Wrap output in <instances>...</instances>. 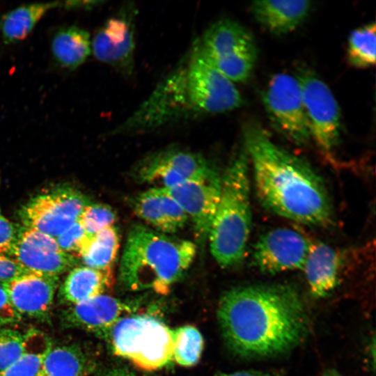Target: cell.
Instances as JSON below:
<instances>
[{
  "label": "cell",
  "instance_id": "cell-1",
  "mask_svg": "<svg viewBox=\"0 0 376 376\" xmlns=\"http://www.w3.org/2000/svg\"><path fill=\"white\" fill-rule=\"evenodd\" d=\"M228 347L245 357L292 350L305 336L308 320L297 292L286 285H251L226 291L217 308Z\"/></svg>",
  "mask_w": 376,
  "mask_h": 376
},
{
  "label": "cell",
  "instance_id": "cell-2",
  "mask_svg": "<svg viewBox=\"0 0 376 376\" xmlns=\"http://www.w3.org/2000/svg\"><path fill=\"white\" fill-rule=\"evenodd\" d=\"M242 132L244 148L262 205L299 224L315 227L331 225L334 219L331 199L313 169L274 143L258 123L248 120Z\"/></svg>",
  "mask_w": 376,
  "mask_h": 376
},
{
  "label": "cell",
  "instance_id": "cell-3",
  "mask_svg": "<svg viewBox=\"0 0 376 376\" xmlns=\"http://www.w3.org/2000/svg\"><path fill=\"white\" fill-rule=\"evenodd\" d=\"M243 99L203 51L198 40L114 134L159 128L240 107Z\"/></svg>",
  "mask_w": 376,
  "mask_h": 376
},
{
  "label": "cell",
  "instance_id": "cell-4",
  "mask_svg": "<svg viewBox=\"0 0 376 376\" xmlns=\"http://www.w3.org/2000/svg\"><path fill=\"white\" fill-rule=\"evenodd\" d=\"M196 253L191 241L136 224L127 234L119 267L121 284L131 291L167 294L187 272Z\"/></svg>",
  "mask_w": 376,
  "mask_h": 376
},
{
  "label": "cell",
  "instance_id": "cell-5",
  "mask_svg": "<svg viewBox=\"0 0 376 376\" xmlns=\"http://www.w3.org/2000/svg\"><path fill=\"white\" fill-rule=\"evenodd\" d=\"M249 161L244 148L237 153L221 180L219 201L210 230V251L224 268L240 265L250 236L252 214Z\"/></svg>",
  "mask_w": 376,
  "mask_h": 376
},
{
  "label": "cell",
  "instance_id": "cell-6",
  "mask_svg": "<svg viewBox=\"0 0 376 376\" xmlns=\"http://www.w3.org/2000/svg\"><path fill=\"white\" fill-rule=\"evenodd\" d=\"M113 353L144 370H156L173 362V329L149 315H128L104 335Z\"/></svg>",
  "mask_w": 376,
  "mask_h": 376
},
{
  "label": "cell",
  "instance_id": "cell-7",
  "mask_svg": "<svg viewBox=\"0 0 376 376\" xmlns=\"http://www.w3.org/2000/svg\"><path fill=\"white\" fill-rule=\"evenodd\" d=\"M198 42L210 61L231 81L249 79L256 61L257 49L252 35L241 24L221 19L206 29Z\"/></svg>",
  "mask_w": 376,
  "mask_h": 376
},
{
  "label": "cell",
  "instance_id": "cell-8",
  "mask_svg": "<svg viewBox=\"0 0 376 376\" xmlns=\"http://www.w3.org/2000/svg\"><path fill=\"white\" fill-rule=\"evenodd\" d=\"M263 102L275 129L297 145L311 139L309 122L297 77L287 73L272 77L263 95Z\"/></svg>",
  "mask_w": 376,
  "mask_h": 376
},
{
  "label": "cell",
  "instance_id": "cell-9",
  "mask_svg": "<svg viewBox=\"0 0 376 376\" xmlns=\"http://www.w3.org/2000/svg\"><path fill=\"white\" fill-rule=\"evenodd\" d=\"M299 83L311 139L323 152L330 154L340 141L341 122L336 100L329 86L311 70L301 68Z\"/></svg>",
  "mask_w": 376,
  "mask_h": 376
},
{
  "label": "cell",
  "instance_id": "cell-10",
  "mask_svg": "<svg viewBox=\"0 0 376 376\" xmlns=\"http://www.w3.org/2000/svg\"><path fill=\"white\" fill-rule=\"evenodd\" d=\"M91 203L87 197L71 187H61L31 198L20 210L25 227L56 237L78 221Z\"/></svg>",
  "mask_w": 376,
  "mask_h": 376
},
{
  "label": "cell",
  "instance_id": "cell-11",
  "mask_svg": "<svg viewBox=\"0 0 376 376\" xmlns=\"http://www.w3.org/2000/svg\"><path fill=\"white\" fill-rule=\"evenodd\" d=\"M217 172L198 153L173 148L162 150L141 162L134 171L142 183L169 188L187 180H204Z\"/></svg>",
  "mask_w": 376,
  "mask_h": 376
},
{
  "label": "cell",
  "instance_id": "cell-12",
  "mask_svg": "<svg viewBox=\"0 0 376 376\" xmlns=\"http://www.w3.org/2000/svg\"><path fill=\"white\" fill-rule=\"evenodd\" d=\"M311 243L293 229L270 230L261 235L254 246L253 265L269 274L302 269Z\"/></svg>",
  "mask_w": 376,
  "mask_h": 376
},
{
  "label": "cell",
  "instance_id": "cell-13",
  "mask_svg": "<svg viewBox=\"0 0 376 376\" xmlns=\"http://www.w3.org/2000/svg\"><path fill=\"white\" fill-rule=\"evenodd\" d=\"M221 180L217 173L204 180H187L165 188L192 221L196 240H208L220 198Z\"/></svg>",
  "mask_w": 376,
  "mask_h": 376
},
{
  "label": "cell",
  "instance_id": "cell-14",
  "mask_svg": "<svg viewBox=\"0 0 376 376\" xmlns=\"http://www.w3.org/2000/svg\"><path fill=\"white\" fill-rule=\"evenodd\" d=\"M12 256L31 272L57 276L77 261L61 249L54 237L25 226H19Z\"/></svg>",
  "mask_w": 376,
  "mask_h": 376
},
{
  "label": "cell",
  "instance_id": "cell-15",
  "mask_svg": "<svg viewBox=\"0 0 376 376\" xmlns=\"http://www.w3.org/2000/svg\"><path fill=\"white\" fill-rule=\"evenodd\" d=\"M132 10H125L109 17L91 40V51L101 62L130 73L135 49Z\"/></svg>",
  "mask_w": 376,
  "mask_h": 376
},
{
  "label": "cell",
  "instance_id": "cell-16",
  "mask_svg": "<svg viewBox=\"0 0 376 376\" xmlns=\"http://www.w3.org/2000/svg\"><path fill=\"white\" fill-rule=\"evenodd\" d=\"M58 282L57 276L29 272L2 284L21 317L40 318L51 308Z\"/></svg>",
  "mask_w": 376,
  "mask_h": 376
},
{
  "label": "cell",
  "instance_id": "cell-17",
  "mask_svg": "<svg viewBox=\"0 0 376 376\" xmlns=\"http://www.w3.org/2000/svg\"><path fill=\"white\" fill-rule=\"evenodd\" d=\"M137 305L100 295L72 305L65 313L73 327L104 335L118 320L134 311Z\"/></svg>",
  "mask_w": 376,
  "mask_h": 376
},
{
  "label": "cell",
  "instance_id": "cell-18",
  "mask_svg": "<svg viewBox=\"0 0 376 376\" xmlns=\"http://www.w3.org/2000/svg\"><path fill=\"white\" fill-rule=\"evenodd\" d=\"M132 207L142 220L162 233L183 228L188 217L165 188L152 187L134 198Z\"/></svg>",
  "mask_w": 376,
  "mask_h": 376
},
{
  "label": "cell",
  "instance_id": "cell-19",
  "mask_svg": "<svg viewBox=\"0 0 376 376\" xmlns=\"http://www.w3.org/2000/svg\"><path fill=\"white\" fill-rule=\"evenodd\" d=\"M344 261L343 253L330 245L321 242L311 243L302 269L315 297H324L335 289Z\"/></svg>",
  "mask_w": 376,
  "mask_h": 376
},
{
  "label": "cell",
  "instance_id": "cell-20",
  "mask_svg": "<svg viewBox=\"0 0 376 376\" xmlns=\"http://www.w3.org/2000/svg\"><path fill=\"white\" fill-rule=\"evenodd\" d=\"M311 2L306 0L253 1L251 10L259 24L276 35L292 31L308 16Z\"/></svg>",
  "mask_w": 376,
  "mask_h": 376
},
{
  "label": "cell",
  "instance_id": "cell-21",
  "mask_svg": "<svg viewBox=\"0 0 376 376\" xmlns=\"http://www.w3.org/2000/svg\"><path fill=\"white\" fill-rule=\"evenodd\" d=\"M113 283L111 269L78 267L66 276L61 288V295L65 301L73 305L102 295Z\"/></svg>",
  "mask_w": 376,
  "mask_h": 376
},
{
  "label": "cell",
  "instance_id": "cell-22",
  "mask_svg": "<svg viewBox=\"0 0 376 376\" xmlns=\"http://www.w3.org/2000/svg\"><path fill=\"white\" fill-rule=\"evenodd\" d=\"M51 51L56 63L68 70H75L82 65L91 52L89 33L77 26L58 29L53 35Z\"/></svg>",
  "mask_w": 376,
  "mask_h": 376
},
{
  "label": "cell",
  "instance_id": "cell-23",
  "mask_svg": "<svg viewBox=\"0 0 376 376\" xmlns=\"http://www.w3.org/2000/svg\"><path fill=\"white\" fill-rule=\"evenodd\" d=\"M60 2L33 3L19 6L0 19V32L6 43L24 40L46 13Z\"/></svg>",
  "mask_w": 376,
  "mask_h": 376
},
{
  "label": "cell",
  "instance_id": "cell-24",
  "mask_svg": "<svg viewBox=\"0 0 376 376\" xmlns=\"http://www.w3.org/2000/svg\"><path fill=\"white\" fill-rule=\"evenodd\" d=\"M118 230L114 226L107 227L86 238L79 257L86 267L111 269L118 256L120 246Z\"/></svg>",
  "mask_w": 376,
  "mask_h": 376
},
{
  "label": "cell",
  "instance_id": "cell-25",
  "mask_svg": "<svg viewBox=\"0 0 376 376\" xmlns=\"http://www.w3.org/2000/svg\"><path fill=\"white\" fill-rule=\"evenodd\" d=\"M91 364L75 345L52 347L45 356L38 376H86Z\"/></svg>",
  "mask_w": 376,
  "mask_h": 376
},
{
  "label": "cell",
  "instance_id": "cell-26",
  "mask_svg": "<svg viewBox=\"0 0 376 376\" xmlns=\"http://www.w3.org/2000/svg\"><path fill=\"white\" fill-rule=\"evenodd\" d=\"M52 347L46 334L36 330L29 331L25 334L23 353L10 366L0 371V376H38Z\"/></svg>",
  "mask_w": 376,
  "mask_h": 376
},
{
  "label": "cell",
  "instance_id": "cell-27",
  "mask_svg": "<svg viewBox=\"0 0 376 376\" xmlns=\"http://www.w3.org/2000/svg\"><path fill=\"white\" fill-rule=\"evenodd\" d=\"M375 24L368 23L352 30L348 37V63L357 68H366L375 64Z\"/></svg>",
  "mask_w": 376,
  "mask_h": 376
},
{
  "label": "cell",
  "instance_id": "cell-28",
  "mask_svg": "<svg viewBox=\"0 0 376 376\" xmlns=\"http://www.w3.org/2000/svg\"><path fill=\"white\" fill-rule=\"evenodd\" d=\"M173 361L185 367H191L197 363L204 344L198 329L191 325L173 329Z\"/></svg>",
  "mask_w": 376,
  "mask_h": 376
},
{
  "label": "cell",
  "instance_id": "cell-29",
  "mask_svg": "<svg viewBox=\"0 0 376 376\" xmlns=\"http://www.w3.org/2000/svg\"><path fill=\"white\" fill-rule=\"evenodd\" d=\"M116 219V213L109 205L89 203L82 210L77 221L87 235H93L113 226Z\"/></svg>",
  "mask_w": 376,
  "mask_h": 376
},
{
  "label": "cell",
  "instance_id": "cell-30",
  "mask_svg": "<svg viewBox=\"0 0 376 376\" xmlns=\"http://www.w3.org/2000/svg\"><path fill=\"white\" fill-rule=\"evenodd\" d=\"M25 335L0 326V371L14 363L23 353Z\"/></svg>",
  "mask_w": 376,
  "mask_h": 376
},
{
  "label": "cell",
  "instance_id": "cell-31",
  "mask_svg": "<svg viewBox=\"0 0 376 376\" xmlns=\"http://www.w3.org/2000/svg\"><path fill=\"white\" fill-rule=\"evenodd\" d=\"M86 237L87 234L77 221L54 238L63 251L77 258L79 256Z\"/></svg>",
  "mask_w": 376,
  "mask_h": 376
},
{
  "label": "cell",
  "instance_id": "cell-32",
  "mask_svg": "<svg viewBox=\"0 0 376 376\" xmlns=\"http://www.w3.org/2000/svg\"><path fill=\"white\" fill-rule=\"evenodd\" d=\"M19 227L6 219L0 210V253L12 256Z\"/></svg>",
  "mask_w": 376,
  "mask_h": 376
},
{
  "label": "cell",
  "instance_id": "cell-33",
  "mask_svg": "<svg viewBox=\"0 0 376 376\" xmlns=\"http://www.w3.org/2000/svg\"><path fill=\"white\" fill-rule=\"evenodd\" d=\"M29 272L15 259L0 253V283L8 282Z\"/></svg>",
  "mask_w": 376,
  "mask_h": 376
},
{
  "label": "cell",
  "instance_id": "cell-34",
  "mask_svg": "<svg viewBox=\"0 0 376 376\" xmlns=\"http://www.w3.org/2000/svg\"><path fill=\"white\" fill-rule=\"evenodd\" d=\"M20 318L13 307L5 288L0 283V326L17 322Z\"/></svg>",
  "mask_w": 376,
  "mask_h": 376
},
{
  "label": "cell",
  "instance_id": "cell-35",
  "mask_svg": "<svg viewBox=\"0 0 376 376\" xmlns=\"http://www.w3.org/2000/svg\"><path fill=\"white\" fill-rule=\"evenodd\" d=\"M215 376H281L279 374L266 371L247 370L233 373H219Z\"/></svg>",
  "mask_w": 376,
  "mask_h": 376
},
{
  "label": "cell",
  "instance_id": "cell-36",
  "mask_svg": "<svg viewBox=\"0 0 376 376\" xmlns=\"http://www.w3.org/2000/svg\"><path fill=\"white\" fill-rule=\"evenodd\" d=\"M105 376H136L130 370L125 368H115L110 371Z\"/></svg>",
  "mask_w": 376,
  "mask_h": 376
},
{
  "label": "cell",
  "instance_id": "cell-37",
  "mask_svg": "<svg viewBox=\"0 0 376 376\" xmlns=\"http://www.w3.org/2000/svg\"><path fill=\"white\" fill-rule=\"evenodd\" d=\"M322 376H343L337 370L334 369L327 370Z\"/></svg>",
  "mask_w": 376,
  "mask_h": 376
}]
</instances>
